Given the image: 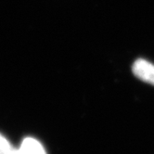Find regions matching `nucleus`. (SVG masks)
<instances>
[{
	"mask_svg": "<svg viewBox=\"0 0 154 154\" xmlns=\"http://www.w3.org/2000/svg\"><path fill=\"white\" fill-rule=\"evenodd\" d=\"M132 72L139 80L154 85V64L150 61L139 58L132 66Z\"/></svg>",
	"mask_w": 154,
	"mask_h": 154,
	"instance_id": "obj_1",
	"label": "nucleus"
},
{
	"mask_svg": "<svg viewBox=\"0 0 154 154\" xmlns=\"http://www.w3.org/2000/svg\"><path fill=\"white\" fill-rule=\"evenodd\" d=\"M19 154H47L45 149L40 143L32 137H26L23 140L19 148Z\"/></svg>",
	"mask_w": 154,
	"mask_h": 154,
	"instance_id": "obj_2",
	"label": "nucleus"
},
{
	"mask_svg": "<svg viewBox=\"0 0 154 154\" xmlns=\"http://www.w3.org/2000/svg\"><path fill=\"white\" fill-rule=\"evenodd\" d=\"M0 154H19V149L13 148L8 139L1 134H0Z\"/></svg>",
	"mask_w": 154,
	"mask_h": 154,
	"instance_id": "obj_3",
	"label": "nucleus"
}]
</instances>
